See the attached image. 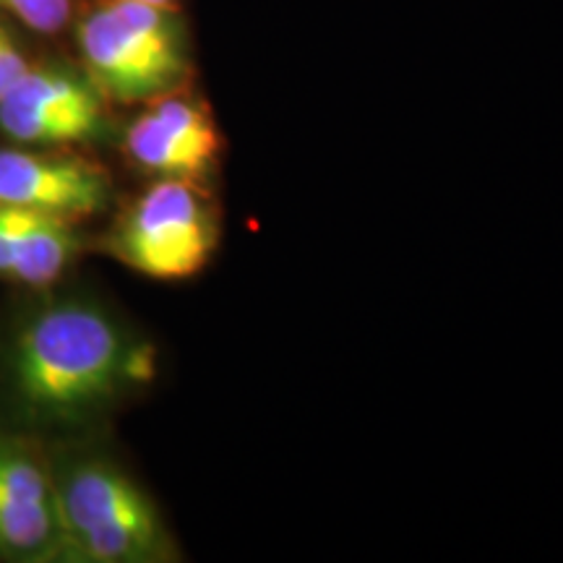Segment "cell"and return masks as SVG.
<instances>
[{"label": "cell", "mask_w": 563, "mask_h": 563, "mask_svg": "<svg viewBox=\"0 0 563 563\" xmlns=\"http://www.w3.org/2000/svg\"><path fill=\"white\" fill-rule=\"evenodd\" d=\"M0 131L26 146L87 144L104 131V97L79 70L30 66L0 100Z\"/></svg>", "instance_id": "cell-5"}, {"label": "cell", "mask_w": 563, "mask_h": 563, "mask_svg": "<svg viewBox=\"0 0 563 563\" xmlns=\"http://www.w3.org/2000/svg\"><path fill=\"white\" fill-rule=\"evenodd\" d=\"M112 183L97 162L66 152L0 150V203L87 220L108 209Z\"/></svg>", "instance_id": "cell-8"}, {"label": "cell", "mask_w": 563, "mask_h": 563, "mask_svg": "<svg viewBox=\"0 0 563 563\" xmlns=\"http://www.w3.org/2000/svg\"><path fill=\"white\" fill-rule=\"evenodd\" d=\"M66 559L157 563L173 559L170 532L152 498L115 464L84 460L55 475Z\"/></svg>", "instance_id": "cell-3"}, {"label": "cell", "mask_w": 563, "mask_h": 563, "mask_svg": "<svg viewBox=\"0 0 563 563\" xmlns=\"http://www.w3.org/2000/svg\"><path fill=\"white\" fill-rule=\"evenodd\" d=\"M0 217L13 243V282L45 287L68 272L81 241L74 222L9 203H0Z\"/></svg>", "instance_id": "cell-9"}, {"label": "cell", "mask_w": 563, "mask_h": 563, "mask_svg": "<svg viewBox=\"0 0 563 563\" xmlns=\"http://www.w3.org/2000/svg\"><path fill=\"white\" fill-rule=\"evenodd\" d=\"M152 371L150 352L87 302L45 308L13 344V391L42 420L74 422L115 402Z\"/></svg>", "instance_id": "cell-1"}, {"label": "cell", "mask_w": 563, "mask_h": 563, "mask_svg": "<svg viewBox=\"0 0 563 563\" xmlns=\"http://www.w3.org/2000/svg\"><path fill=\"white\" fill-rule=\"evenodd\" d=\"M0 277L13 279V243L3 217H0Z\"/></svg>", "instance_id": "cell-12"}, {"label": "cell", "mask_w": 563, "mask_h": 563, "mask_svg": "<svg viewBox=\"0 0 563 563\" xmlns=\"http://www.w3.org/2000/svg\"><path fill=\"white\" fill-rule=\"evenodd\" d=\"M0 11L32 32L58 34L70 19V0H0Z\"/></svg>", "instance_id": "cell-10"}, {"label": "cell", "mask_w": 563, "mask_h": 563, "mask_svg": "<svg viewBox=\"0 0 563 563\" xmlns=\"http://www.w3.org/2000/svg\"><path fill=\"white\" fill-rule=\"evenodd\" d=\"M220 245V214L201 180L159 178L133 199L108 235L118 262L150 279H191Z\"/></svg>", "instance_id": "cell-4"}, {"label": "cell", "mask_w": 563, "mask_h": 563, "mask_svg": "<svg viewBox=\"0 0 563 563\" xmlns=\"http://www.w3.org/2000/svg\"><path fill=\"white\" fill-rule=\"evenodd\" d=\"M125 154L157 178L203 180L222 154V133L207 104L178 89L146 102L125 131Z\"/></svg>", "instance_id": "cell-7"}, {"label": "cell", "mask_w": 563, "mask_h": 563, "mask_svg": "<svg viewBox=\"0 0 563 563\" xmlns=\"http://www.w3.org/2000/svg\"><path fill=\"white\" fill-rule=\"evenodd\" d=\"M76 42L87 76L104 100L146 104L186 87L188 34L178 9L141 0H102L84 13Z\"/></svg>", "instance_id": "cell-2"}, {"label": "cell", "mask_w": 563, "mask_h": 563, "mask_svg": "<svg viewBox=\"0 0 563 563\" xmlns=\"http://www.w3.org/2000/svg\"><path fill=\"white\" fill-rule=\"evenodd\" d=\"M141 3L159 5V9H178V3H180V0H141Z\"/></svg>", "instance_id": "cell-13"}, {"label": "cell", "mask_w": 563, "mask_h": 563, "mask_svg": "<svg viewBox=\"0 0 563 563\" xmlns=\"http://www.w3.org/2000/svg\"><path fill=\"white\" fill-rule=\"evenodd\" d=\"M0 555L9 561L66 559L55 475L16 435H0Z\"/></svg>", "instance_id": "cell-6"}, {"label": "cell", "mask_w": 563, "mask_h": 563, "mask_svg": "<svg viewBox=\"0 0 563 563\" xmlns=\"http://www.w3.org/2000/svg\"><path fill=\"white\" fill-rule=\"evenodd\" d=\"M30 66L32 63L26 60V55L19 47L16 37L0 24V100L9 95L13 84L26 74V68Z\"/></svg>", "instance_id": "cell-11"}]
</instances>
